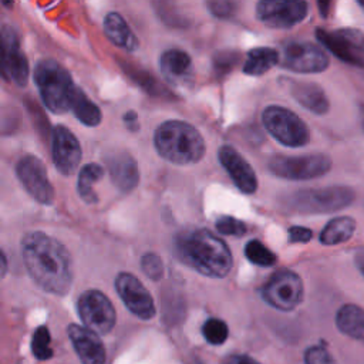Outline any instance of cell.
<instances>
[{
  "instance_id": "6da1fadb",
  "label": "cell",
  "mask_w": 364,
  "mask_h": 364,
  "mask_svg": "<svg viewBox=\"0 0 364 364\" xmlns=\"http://www.w3.org/2000/svg\"><path fill=\"white\" fill-rule=\"evenodd\" d=\"M21 250L24 266L38 287L58 296L70 290L73 262L63 243L44 232H31L23 239Z\"/></svg>"
},
{
  "instance_id": "7a4b0ae2",
  "label": "cell",
  "mask_w": 364,
  "mask_h": 364,
  "mask_svg": "<svg viewBox=\"0 0 364 364\" xmlns=\"http://www.w3.org/2000/svg\"><path fill=\"white\" fill-rule=\"evenodd\" d=\"M175 255L181 262L208 277H225L233 259L228 245L208 229H188L175 237Z\"/></svg>"
},
{
  "instance_id": "3957f363",
  "label": "cell",
  "mask_w": 364,
  "mask_h": 364,
  "mask_svg": "<svg viewBox=\"0 0 364 364\" xmlns=\"http://www.w3.org/2000/svg\"><path fill=\"white\" fill-rule=\"evenodd\" d=\"M158 154L176 165L196 164L205 154V141L199 131L183 121H166L154 134Z\"/></svg>"
},
{
  "instance_id": "277c9868",
  "label": "cell",
  "mask_w": 364,
  "mask_h": 364,
  "mask_svg": "<svg viewBox=\"0 0 364 364\" xmlns=\"http://www.w3.org/2000/svg\"><path fill=\"white\" fill-rule=\"evenodd\" d=\"M34 81L40 90L44 105L55 112L64 114L70 109L74 84L70 73L55 60L44 58L34 70Z\"/></svg>"
},
{
  "instance_id": "5b68a950",
  "label": "cell",
  "mask_w": 364,
  "mask_h": 364,
  "mask_svg": "<svg viewBox=\"0 0 364 364\" xmlns=\"http://www.w3.org/2000/svg\"><path fill=\"white\" fill-rule=\"evenodd\" d=\"M353 199L354 192L346 186L301 189L287 199V206L301 213H324L340 210L348 206Z\"/></svg>"
},
{
  "instance_id": "8992f818",
  "label": "cell",
  "mask_w": 364,
  "mask_h": 364,
  "mask_svg": "<svg viewBox=\"0 0 364 364\" xmlns=\"http://www.w3.org/2000/svg\"><path fill=\"white\" fill-rule=\"evenodd\" d=\"M264 128L280 144L287 146H303L309 142V128L290 109L270 105L262 114Z\"/></svg>"
},
{
  "instance_id": "52a82bcc",
  "label": "cell",
  "mask_w": 364,
  "mask_h": 364,
  "mask_svg": "<svg viewBox=\"0 0 364 364\" xmlns=\"http://www.w3.org/2000/svg\"><path fill=\"white\" fill-rule=\"evenodd\" d=\"M269 169L279 178L284 179H313L328 172L331 168V159L323 154L310 155H274L269 161Z\"/></svg>"
},
{
  "instance_id": "ba28073f",
  "label": "cell",
  "mask_w": 364,
  "mask_h": 364,
  "mask_svg": "<svg viewBox=\"0 0 364 364\" xmlns=\"http://www.w3.org/2000/svg\"><path fill=\"white\" fill-rule=\"evenodd\" d=\"M304 289L300 276L290 270H280L273 274L262 289V297L272 307L290 311L303 300Z\"/></svg>"
},
{
  "instance_id": "9c48e42d",
  "label": "cell",
  "mask_w": 364,
  "mask_h": 364,
  "mask_svg": "<svg viewBox=\"0 0 364 364\" xmlns=\"http://www.w3.org/2000/svg\"><path fill=\"white\" fill-rule=\"evenodd\" d=\"M77 309L84 326L95 334H107L115 326V309L100 290L84 291L78 299Z\"/></svg>"
},
{
  "instance_id": "30bf717a",
  "label": "cell",
  "mask_w": 364,
  "mask_h": 364,
  "mask_svg": "<svg viewBox=\"0 0 364 364\" xmlns=\"http://www.w3.org/2000/svg\"><path fill=\"white\" fill-rule=\"evenodd\" d=\"M0 75L20 87L28 80V61L16 30L10 26H0Z\"/></svg>"
},
{
  "instance_id": "8fae6325",
  "label": "cell",
  "mask_w": 364,
  "mask_h": 364,
  "mask_svg": "<svg viewBox=\"0 0 364 364\" xmlns=\"http://www.w3.org/2000/svg\"><path fill=\"white\" fill-rule=\"evenodd\" d=\"M317 40L344 63L364 67V33L355 28L316 30Z\"/></svg>"
},
{
  "instance_id": "7c38bea8",
  "label": "cell",
  "mask_w": 364,
  "mask_h": 364,
  "mask_svg": "<svg viewBox=\"0 0 364 364\" xmlns=\"http://www.w3.org/2000/svg\"><path fill=\"white\" fill-rule=\"evenodd\" d=\"M309 7L301 0H263L256 6L257 18L273 28H289L306 18Z\"/></svg>"
},
{
  "instance_id": "4fadbf2b",
  "label": "cell",
  "mask_w": 364,
  "mask_h": 364,
  "mask_svg": "<svg viewBox=\"0 0 364 364\" xmlns=\"http://www.w3.org/2000/svg\"><path fill=\"white\" fill-rule=\"evenodd\" d=\"M16 173L26 188V191L40 203L50 205L54 200V189L48 181L46 165L34 155L23 156L17 166Z\"/></svg>"
},
{
  "instance_id": "5bb4252c",
  "label": "cell",
  "mask_w": 364,
  "mask_h": 364,
  "mask_svg": "<svg viewBox=\"0 0 364 364\" xmlns=\"http://www.w3.org/2000/svg\"><path fill=\"white\" fill-rule=\"evenodd\" d=\"M115 289L127 309L142 320L155 316L154 300L139 279L131 273L122 272L115 279Z\"/></svg>"
},
{
  "instance_id": "9a60e30c",
  "label": "cell",
  "mask_w": 364,
  "mask_h": 364,
  "mask_svg": "<svg viewBox=\"0 0 364 364\" xmlns=\"http://www.w3.org/2000/svg\"><path fill=\"white\" fill-rule=\"evenodd\" d=\"M282 64L296 73H321L328 65V55L316 44L290 43L283 48Z\"/></svg>"
},
{
  "instance_id": "2e32d148",
  "label": "cell",
  "mask_w": 364,
  "mask_h": 364,
  "mask_svg": "<svg viewBox=\"0 0 364 364\" xmlns=\"http://www.w3.org/2000/svg\"><path fill=\"white\" fill-rule=\"evenodd\" d=\"M51 155L58 172L71 175L81 161V145L77 136L64 125H55L51 132Z\"/></svg>"
},
{
  "instance_id": "e0dca14e",
  "label": "cell",
  "mask_w": 364,
  "mask_h": 364,
  "mask_svg": "<svg viewBox=\"0 0 364 364\" xmlns=\"http://www.w3.org/2000/svg\"><path fill=\"white\" fill-rule=\"evenodd\" d=\"M218 155L222 166L228 171L235 185L243 193H253L257 189V179L253 168L235 148L223 145L220 146Z\"/></svg>"
},
{
  "instance_id": "ac0fdd59",
  "label": "cell",
  "mask_w": 364,
  "mask_h": 364,
  "mask_svg": "<svg viewBox=\"0 0 364 364\" xmlns=\"http://www.w3.org/2000/svg\"><path fill=\"white\" fill-rule=\"evenodd\" d=\"M68 337L82 364L105 363L104 344L94 331L88 330L87 327H81L78 324H70Z\"/></svg>"
},
{
  "instance_id": "d6986e66",
  "label": "cell",
  "mask_w": 364,
  "mask_h": 364,
  "mask_svg": "<svg viewBox=\"0 0 364 364\" xmlns=\"http://www.w3.org/2000/svg\"><path fill=\"white\" fill-rule=\"evenodd\" d=\"M109 176L114 185L122 191L128 192L138 185L139 172L135 159L125 151H117L108 155L105 159Z\"/></svg>"
},
{
  "instance_id": "ffe728a7",
  "label": "cell",
  "mask_w": 364,
  "mask_h": 364,
  "mask_svg": "<svg viewBox=\"0 0 364 364\" xmlns=\"http://www.w3.org/2000/svg\"><path fill=\"white\" fill-rule=\"evenodd\" d=\"M161 71L169 82L181 85L191 78L192 60L188 53L178 48H171L161 57Z\"/></svg>"
},
{
  "instance_id": "44dd1931",
  "label": "cell",
  "mask_w": 364,
  "mask_h": 364,
  "mask_svg": "<svg viewBox=\"0 0 364 364\" xmlns=\"http://www.w3.org/2000/svg\"><path fill=\"white\" fill-rule=\"evenodd\" d=\"M104 31L111 43L127 50L134 51L138 48V38L128 27L127 21L115 11H111L104 18Z\"/></svg>"
},
{
  "instance_id": "7402d4cb",
  "label": "cell",
  "mask_w": 364,
  "mask_h": 364,
  "mask_svg": "<svg viewBox=\"0 0 364 364\" xmlns=\"http://www.w3.org/2000/svg\"><path fill=\"white\" fill-rule=\"evenodd\" d=\"M291 94L300 105L314 114H326L330 108L324 91L313 82H294L291 87Z\"/></svg>"
},
{
  "instance_id": "603a6c76",
  "label": "cell",
  "mask_w": 364,
  "mask_h": 364,
  "mask_svg": "<svg viewBox=\"0 0 364 364\" xmlns=\"http://www.w3.org/2000/svg\"><path fill=\"white\" fill-rule=\"evenodd\" d=\"M337 328L361 343H364V309L355 304H344L336 316Z\"/></svg>"
},
{
  "instance_id": "cb8c5ba5",
  "label": "cell",
  "mask_w": 364,
  "mask_h": 364,
  "mask_svg": "<svg viewBox=\"0 0 364 364\" xmlns=\"http://www.w3.org/2000/svg\"><path fill=\"white\" fill-rule=\"evenodd\" d=\"M70 109L74 112L77 119L88 127H97L101 122L100 108L78 88L77 85L73 90Z\"/></svg>"
},
{
  "instance_id": "d4e9b609",
  "label": "cell",
  "mask_w": 364,
  "mask_h": 364,
  "mask_svg": "<svg viewBox=\"0 0 364 364\" xmlns=\"http://www.w3.org/2000/svg\"><path fill=\"white\" fill-rule=\"evenodd\" d=\"M355 230L354 219L348 216H338L331 219L320 233V242L323 245H338L347 242Z\"/></svg>"
},
{
  "instance_id": "484cf974",
  "label": "cell",
  "mask_w": 364,
  "mask_h": 364,
  "mask_svg": "<svg viewBox=\"0 0 364 364\" xmlns=\"http://www.w3.org/2000/svg\"><path fill=\"white\" fill-rule=\"evenodd\" d=\"M277 63L279 54L276 50L269 47L253 48L247 53L246 63L243 65V73L249 75H262Z\"/></svg>"
},
{
  "instance_id": "4316f807",
  "label": "cell",
  "mask_w": 364,
  "mask_h": 364,
  "mask_svg": "<svg viewBox=\"0 0 364 364\" xmlns=\"http://www.w3.org/2000/svg\"><path fill=\"white\" fill-rule=\"evenodd\" d=\"M104 176V169L102 166L97 164H87L81 168L78 173V183L77 189L81 196V199L87 203H95L98 202V196L92 189V185L102 179Z\"/></svg>"
},
{
  "instance_id": "83f0119b",
  "label": "cell",
  "mask_w": 364,
  "mask_h": 364,
  "mask_svg": "<svg viewBox=\"0 0 364 364\" xmlns=\"http://www.w3.org/2000/svg\"><path fill=\"white\" fill-rule=\"evenodd\" d=\"M246 257L257 266H273L276 263V255L272 253L262 242L250 240L245 247Z\"/></svg>"
},
{
  "instance_id": "f1b7e54d",
  "label": "cell",
  "mask_w": 364,
  "mask_h": 364,
  "mask_svg": "<svg viewBox=\"0 0 364 364\" xmlns=\"http://www.w3.org/2000/svg\"><path fill=\"white\" fill-rule=\"evenodd\" d=\"M202 333L203 337L206 338L208 343L213 344V346H219L223 344L228 338L229 330L228 326L223 320L220 318H208L202 327Z\"/></svg>"
},
{
  "instance_id": "f546056e",
  "label": "cell",
  "mask_w": 364,
  "mask_h": 364,
  "mask_svg": "<svg viewBox=\"0 0 364 364\" xmlns=\"http://www.w3.org/2000/svg\"><path fill=\"white\" fill-rule=\"evenodd\" d=\"M31 350L38 360H48L53 355V350L50 347V333L46 326L36 330L31 340Z\"/></svg>"
},
{
  "instance_id": "4dcf8cb0",
  "label": "cell",
  "mask_w": 364,
  "mask_h": 364,
  "mask_svg": "<svg viewBox=\"0 0 364 364\" xmlns=\"http://www.w3.org/2000/svg\"><path fill=\"white\" fill-rule=\"evenodd\" d=\"M141 269L151 280H159L164 276V263L155 253H145L141 257Z\"/></svg>"
},
{
  "instance_id": "1f68e13d",
  "label": "cell",
  "mask_w": 364,
  "mask_h": 364,
  "mask_svg": "<svg viewBox=\"0 0 364 364\" xmlns=\"http://www.w3.org/2000/svg\"><path fill=\"white\" fill-rule=\"evenodd\" d=\"M216 229L222 235H228V236H243L247 230L246 225L242 220L232 216L219 218L216 220Z\"/></svg>"
},
{
  "instance_id": "d6a6232c",
  "label": "cell",
  "mask_w": 364,
  "mask_h": 364,
  "mask_svg": "<svg viewBox=\"0 0 364 364\" xmlns=\"http://www.w3.org/2000/svg\"><path fill=\"white\" fill-rule=\"evenodd\" d=\"M304 363L306 364H336L331 354L324 347H320V346H313L306 350Z\"/></svg>"
},
{
  "instance_id": "836d02e7",
  "label": "cell",
  "mask_w": 364,
  "mask_h": 364,
  "mask_svg": "<svg viewBox=\"0 0 364 364\" xmlns=\"http://www.w3.org/2000/svg\"><path fill=\"white\" fill-rule=\"evenodd\" d=\"M208 7L209 10L212 11V14L218 16V17H229L235 13V9H236V3L233 1H209L208 3Z\"/></svg>"
},
{
  "instance_id": "e575fe53",
  "label": "cell",
  "mask_w": 364,
  "mask_h": 364,
  "mask_svg": "<svg viewBox=\"0 0 364 364\" xmlns=\"http://www.w3.org/2000/svg\"><path fill=\"white\" fill-rule=\"evenodd\" d=\"M311 230L303 226H291L289 229V240L296 243H306L311 239Z\"/></svg>"
},
{
  "instance_id": "d590c367",
  "label": "cell",
  "mask_w": 364,
  "mask_h": 364,
  "mask_svg": "<svg viewBox=\"0 0 364 364\" xmlns=\"http://www.w3.org/2000/svg\"><path fill=\"white\" fill-rule=\"evenodd\" d=\"M222 364H260V363H257L256 360H253V358L249 357V355L233 354V355L226 357Z\"/></svg>"
},
{
  "instance_id": "8d00e7d4",
  "label": "cell",
  "mask_w": 364,
  "mask_h": 364,
  "mask_svg": "<svg viewBox=\"0 0 364 364\" xmlns=\"http://www.w3.org/2000/svg\"><path fill=\"white\" fill-rule=\"evenodd\" d=\"M232 61H233V57L232 55H219L215 58V67L216 70H220V71H226V70H230L232 67Z\"/></svg>"
},
{
  "instance_id": "74e56055",
  "label": "cell",
  "mask_w": 364,
  "mask_h": 364,
  "mask_svg": "<svg viewBox=\"0 0 364 364\" xmlns=\"http://www.w3.org/2000/svg\"><path fill=\"white\" fill-rule=\"evenodd\" d=\"M124 121L129 129H132V131L138 129V115L134 111H128L124 117Z\"/></svg>"
},
{
  "instance_id": "f35d334b",
  "label": "cell",
  "mask_w": 364,
  "mask_h": 364,
  "mask_svg": "<svg viewBox=\"0 0 364 364\" xmlns=\"http://www.w3.org/2000/svg\"><path fill=\"white\" fill-rule=\"evenodd\" d=\"M6 272H7V259L4 253L0 250V279L6 276Z\"/></svg>"
},
{
  "instance_id": "ab89813d",
  "label": "cell",
  "mask_w": 364,
  "mask_h": 364,
  "mask_svg": "<svg viewBox=\"0 0 364 364\" xmlns=\"http://www.w3.org/2000/svg\"><path fill=\"white\" fill-rule=\"evenodd\" d=\"M357 264H358L360 270H361V272H363V274H364V253H363L361 256H358V257H357Z\"/></svg>"
},
{
  "instance_id": "60d3db41",
  "label": "cell",
  "mask_w": 364,
  "mask_h": 364,
  "mask_svg": "<svg viewBox=\"0 0 364 364\" xmlns=\"http://www.w3.org/2000/svg\"><path fill=\"white\" fill-rule=\"evenodd\" d=\"M360 111H361V122H363V128H364V105H361Z\"/></svg>"
}]
</instances>
